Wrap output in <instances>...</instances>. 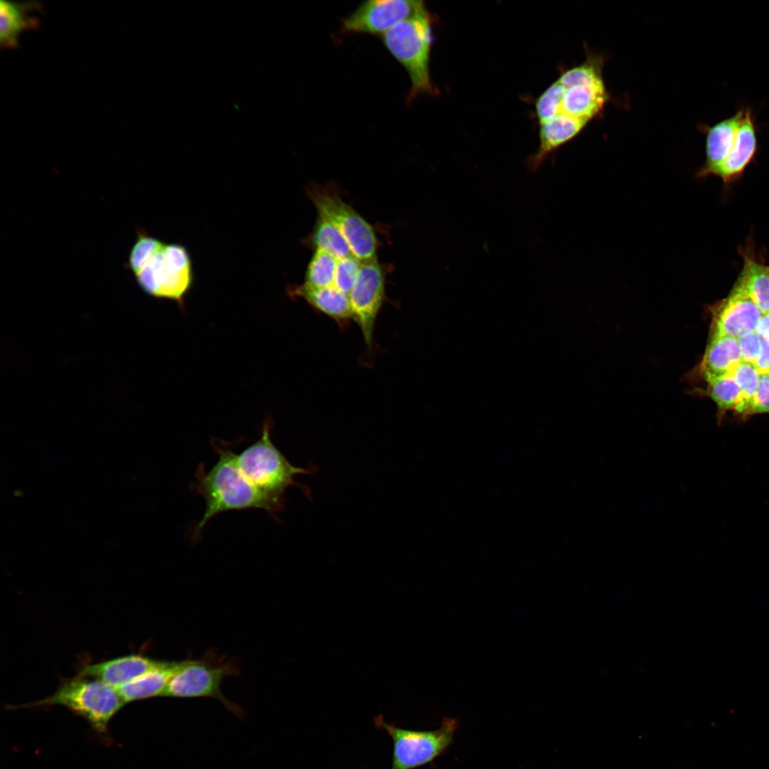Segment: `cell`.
<instances>
[{"label": "cell", "instance_id": "obj_22", "mask_svg": "<svg viewBox=\"0 0 769 769\" xmlns=\"http://www.w3.org/2000/svg\"><path fill=\"white\" fill-rule=\"evenodd\" d=\"M707 382L706 394L723 410L733 409L743 414L742 392L731 375L711 378Z\"/></svg>", "mask_w": 769, "mask_h": 769}, {"label": "cell", "instance_id": "obj_31", "mask_svg": "<svg viewBox=\"0 0 769 769\" xmlns=\"http://www.w3.org/2000/svg\"><path fill=\"white\" fill-rule=\"evenodd\" d=\"M755 332L761 338H769V314L762 316Z\"/></svg>", "mask_w": 769, "mask_h": 769}, {"label": "cell", "instance_id": "obj_12", "mask_svg": "<svg viewBox=\"0 0 769 769\" xmlns=\"http://www.w3.org/2000/svg\"><path fill=\"white\" fill-rule=\"evenodd\" d=\"M758 126L752 108L743 107V113L733 147L726 159L712 174L727 182L739 176L754 158L758 150Z\"/></svg>", "mask_w": 769, "mask_h": 769}, {"label": "cell", "instance_id": "obj_17", "mask_svg": "<svg viewBox=\"0 0 769 769\" xmlns=\"http://www.w3.org/2000/svg\"><path fill=\"white\" fill-rule=\"evenodd\" d=\"M290 295L304 299L313 308L333 319L341 326L352 319L350 295L334 286L313 288L303 283L289 291Z\"/></svg>", "mask_w": 769, "mask_h": 769}, {"label": "cell", "instance_id": "obj_23", "mask_svg": "<svg viewBox=\"0 0 769 769\" xmlns=\"http://www.w3.org/2000/svg\"><path fill=\"white\" fill-rule=\"evenodd\" d=\"M337 262L338 259L329 253L315 249L308 263L303 284L313 288L334 286Z\"/></svg>", "mask_w": 769, "mask_h": 769}, {"label": "cell", "instance_id": "obj_24", "mask_svg": "<svg viewBox=\"0 0 769 769\" xmlns=\"http://www.w3.org/2000/svg\"><path fill=\"white\" fill-rule=\"evenodd\" d=\"M742 392L744 402L743 414H750L753 397L757 389L760 374L754 364L741 361L731 373Z\"/></svg>", "mask_w": 769, "mask_h": 769}, {"label": "cell", "instance_id": "obj_8", "mask_svg": "<svg viewBox=\"0 0 769 769\" xmlns=\"http://www.w3.org/2000/svg\"><path fill=\"white\" fill-rule=\"evenodd\" d=\"M308 195L318 214L331 222L343 235L351 251L360 261L376 257L377 237L372 226L330 187L313 184Z\"/></svg>", "mask_w": 769, "mask_h": 769}, {"label": "cell", "instance_id": "obj_25", "mask_svg": "<svg viewBox=\"0 0 769 769\" xmlns=\"http://www.w3.org/2000/svg\"><path fill=\"white\" fill-rule=\"evenodd\" d=\"M164 245L161 241L146 234H140L131 249L129 264L132 272L140 271Z\"/></svg>", "mask_w": 769, "mask_h": 769}, {"label": "cell", "instance_id": "obj_6", "mask_svg": "<svg viewBox=\"0 0 769 769\" xmlns=\"http://www.w3.org/2000/svg\"><path fill=\"white\" fill-rule=\"evenodd\" d=\"M374 723L392 739L390 769H414L431 763L450 745L457 726L454 719L448 718L436 730L415 731L387 722L382 715L375 718Z\"/></svg>", "mask_w": 769, "mask_h": 769}, {"label": "cell", "instance_id": "obj_2", "mask_svg": "<svg viewBox=\"0 0 769 769\" xmlns=\"http://www.w3.org/2000/svg\"><path fill=\"white\" fill-rule=\"evenodd\" d=\"M432 23V16L427 11L400 22L381 36L384 46L409 75L411 88L406 100L408 104L420 95H438L429 67Z\"/></svg>", "mask_w": 769, "mask_h": 769}, {"label": "cell", "instance_id": "obj_19", "mask_svg": "<svg viewBox=\"0 0 769 769\" xmlns=\"http://www.w3.org/2000/svg\"><path fill=\"white\" fill-rule=\"evenodd\" d=\"M738 338L713 335L700 364L705 380L731 375L741 362Z\"/></svg>", "mask_w": 769, "mask_h": 769}, {"label": "cell", "instance_id": "obj_10", "mask_svg": "<svg viewBox=\"0 0 769 769\" xmlns=\"http://www.w3.org/2000/svg\"><path fill=\"white\" fill-rule=\"evenodd\" d=\"M352 319L359 325L368 348L373 344L375 321L385 299V277L377 258L362 261L350 293Z\"/></svg>", "mask_w": 769, "mask_h": 769}, {"label": "cell", "instance_id": "obj_4", "mask_svg": "<svg viewBox=\"0 0 769 769\" xmlns=\"http://www.w3.org/2000/svg\"><path fill=\"white\" fill-rule=\"evenodd\" d=\"M239 661L209 649L199 659H187L169 681L162 696L172 698L211 697L237 717L244 716L243 709L222 694L224 679L239 676Z\"/></svg>", "mask_w": 769, "mask_h": 769}, {"label": "cell", "instance_id": "obj_13", "mask_svg": "<svg viewBox=\"0 0 769 769\" xmlns=\"http://www.w3.org/2000/svg\"><path fill=\"white\" fill-rule=\"evenodd\" d=\"M162 662L163 660L142 654H130L87 665L79 675L100 680L115 687L155 669Z\"/></svg>", "mask_w": 769, "mask_h": 769}, {"label": "cell", "instance_id": "obj_15", "mask_svg": "<svg viewBox=\"0 0 769 769\" xmlns=\"http://www.w3.org/2000/svg\"><path fill=\"white\" fill-rule=\"evenodd\" d=\"M743 113V107L730 117L712 125L702 126L705 132L706 162L698 171L699 177L712 174L729 155L736 137Z\"/></svg>", "mask_w": 769, "mask_h": 769}, {"label": "cell", "instance_id": "obj_20", "mask_svg": "<svg viewBox=\"0 0 769 769\" xmlns=\"http://www.w3.org/2000/svg\"><path fill=\"white\" fill-rule=\"evenodd\" d=\"M756 304L763 315L769 314V267L744 256L743 269L736 281Z\"/></svg>", "mask_w": 769, "mask_h": 769}, {"label": "cell", "instance_id": "obj_3", "mask_svg": "<svg viewBox=\"0 0 769 769\" xmlns=\"http://www.w3.org/2000/svg\"><path fill=\"white\" fill-rule=\"evenodd\" d=\"M271 427V422H266L261 437L236 454V462L244 475L280 512L284 507L286 490L291 486H300L295 477L311 474L313 469L292 465L272 442Z\"/></svg>", "mask_w": 769, "mask_h": 769}, {"label": "cell", "instance_id": "obj_21", "mask_svg": "<svg viewBox=\"0 0 769 769\" xmlns=\"http://www.w3.org/2000/svg\"><path fill=\"white\" fill-rule=\"evenodd\" d=\"M310 244L338 260L352 256L350 247L340 231L327 219L318 214L310 236Z\"/></svg>", "mask_w": 769, "mask_h": 769}, {"label": "cell", "instance_id": "obj_30", "mask_svg": "<svg viewBox=\"0 0 769 769\" xmlns=\"http://www.w3.org/2000/svg\"><path fill=\"white\" fill-rule=\"evenodd\" d=\"M759 374L769 373V338H761V348L754 364Z\"/></svg>", "mask_w": 769, "mask_h": 769}, {"label": "cell", "instance_id": "obj_18", "mask_svg": "<svg viewBox=\"0 0 769 769\" xmlns=\"http://www.w3.org/2000/svg\"><path fill=\"white\" fill-rule=\"evenodd\" d=\"M182 661L163 660L155 669L115 688L125 703L162 696L169 681L179 668Z\"/></svg>", "mask_w": 769, "mask_h": 769}, {"label": "cell", "instance_id": "obj_5", "mask_svg": "<svg viewBox=\"0 0 769 769\" xmlns=\"http://www.w3.org/2000/svg\"><path fill=\"white\" fill-rule=\"evenodd\" d=\"M125 704L114 686L78 675L63 680L52 695L23 707L62 706L85 718L96 732L105 734L110 720Z\"/></svg>", "mask_w": 769, "mask_h": 769}, {"label": "cell", "instance_id": "obj_28", "mask_svg": "<svg viewBox=\"0 0 769 769\" xmlns=\"http://www.w3.org/2000/svg\"><path fill=\"white\" fill-rule=\"evenodd\" d=\"M741 360L755 364L761 348V338L755 331L744 333L738 338Z\"/></svg>", "mask_w": 769, "mask_h": 769}, {"label": "cell", "instance_id": "obj_11", "mask_svg": "<svg viewBox=\"0 0 769 769\" xmlns=\"http://www.w3.org/2000/svg\"><path fill=\"white\" fill-rule=\"evenodd\" d=\"M763 314L743 288L736 282L728 297L718 307L713 335L738 338L755 331Z\"/></svg>", "mask_w": 769, "mask_h": 769}, {"label": "cell", "instance_id": "obj_7", "mask_svg": "<svg viewBox=\"0 0 769 769\" xmlns=\"http://www.w3.org/2000/svg\"><path fill=\"white\" fill-rule=\"evenodd\" d=\"M135 276L148 294L172 299L181 305L194 279L189 253L178 244H164Z\"/></svg>", "mask_w": 769, "mask_h": 769}, {"label": "cell", "instance_id": "obj_26", "mask_svg": "<svg viewBox=\"0 0 769 769\" xmlns=\"http://www.w3.org/2000/svg\"><path fill=\"white\" fill-rule=\"evenodd\" d=\"M564 86L557 80L537 99L535 112L540 124L559 114Z\"/></svg>", "mask_w": 769, "mask_h": 769}, {"label": "cell", "instance_id": "obj_29", "mask_svg": "<svg viewBox=\"0 0 769 769\" xmlns=\"http://www.w3.org/2000/svg\"><path fill=\"white\" fill-rule=\"evenodd\" d=\"M769 412V373L760 374L750 414Z\"/></svg>", "mask_w": 769, "mask_h": 769}, {"label": "cell", "instance_id": "obj_32", "mask_svg": "<svg viewBox=\"0 0 769 769\" xmlns=\"http://www.w3.org/2000/svg\"><path fill=\"white\" fill-rule=\"evenodd\" d=\"M769 267V266H768Z\"/></svg>", "mask_w": 769, "mask_h": 769}, {"label": "cell", "instance_id": "obj_16", "mask_svg": "<svg viewBox=\"0 0 769 769\" xmlns=\"http://www.w3.org/2000/svg\"><path fill=\"white\" fill-rule=\"evenodd\" d=\"M540 125L538 147L525 162L530 172L538 171L553 152L573 139L587 125L561 114Z\"/></svg>", "mask_w": 769, "mask_h": 769}, {"label": "cell", "instance_id": "obj_14", "mask_svg": "<svg viewBox=\"0 0 769 769\" xmlns=\"http://www.w3.org/2000/svg\"><path fill=\"white\" fill-rule=\"evenodd\" d=\"M41 6L37 1L0 2V45L4 48L19 46L20 36L39 27Z\"/></svg>", "mask_w": 769, "mask_h": 769}, {"label": "cell", "instance_id": "obj_27", "mask_svg": "<svg viewBox=\"0 0 769 769\" xmlns=\"http://www.w3.org/2000/svg\"><path fill=\"white\" fill-rule=\"evenodd\" d=\"M361 266L362 261L353 255L338 260L335 271L334 286L338 290L350 294L356 281Z\"/></svg>", "mask_w": 769, "mask_h": 769}, {"label": "cell", "instance_id": "obj_9", "mask_svg": "<svg viewBox=\"0 0 769 769\" xmlns=\"http://www.w3.org/2000/svg\"><path fill=\"white\" fill-rule=\"evenodd\" d=\"M420 0H368L342 19L343 34H384L400 22L427 11Z\"/></svg>", "mask_w": 769, "mask_h": 769}, {"label": "cell", "instance_id": "obj_1", "mask_svg": "<svg viewBox=\"0 0 769 769\" xmlns=\"http://www.w3.org/2000/svg\"><path fill=\"white\" fill-rule=\"evenodd\" d=\"M218 460L208 471L199 466L194 490L205 501V511L193 529L196 540L207 523L220 513L232 510L259 508L273 516L279 513L275 506L244 475L236 462V454L216 445Z\"/></svg>", "mask_w": 769, "mask_h": 769}]
</instances>
